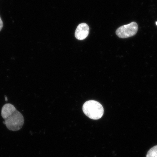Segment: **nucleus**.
<instances>
[{
	"label": "nucleus",
	"mask_w": 157,
	"mask_h": 157,
	"mask_svg": "<svg viewBox=\"0 0 157 157\" xmlns=\"http://www.w3.org/2000/svg\"><path fill=\"white\" fill-rule=\"evenodd\" d=\"M2 116L5 120L3 123L7 128L11 131H17L22 128L24 118L20 112L10 104L4 105L2 109Z\"/></svg>",
	"instance_id": "f257e3e1"
},
{
	"label": "nucleus",
	"mask_w": 157,
	"mask_h": 157,
	"mask_svg": "<svg viewBox=\"0 0 157 157\" xmlns=\"http://www.w3.org/2000/svg\"><path fill=\"white\" fill-rule=\"evenodd\" d=\"M82 110L86 116L93 120L101 118L104 113L103 106L98 101H89L83 104Z\"/></svg>",
	"instance_id": "f03ea898"
},
{
	"label": "nucleus",
	"mask_w": 157,
	"mask_h": 157,
	"mask_svg": "<svg viewBox=\"0 0 157 157\" xmlns=\"http://www.w3.org/2000/svg\"><path fill=\"white\" fill-rule=\"evenodd\" d=\"M138 29L137 23L133 21L118 28L116 34L119 38L125 39L135 36L137 33Z\"/></svg>",
	"instance_id": "7ed1b4c3"
},
{
	"label": "nucleus",
	"mask_w": 157,
	"mask_h": 157,
	"mask_svg": "<svg viewBox=\"0 0 157 157\" xmlns=\"http://www.w3.org/2000/svg\"><path fill=\"white\" fill-rule=\"evenodd\" d=\"M89 31V27L87 24L85 23L80 24L75 31V37L78 40H84L88 36Z\"/></svg>",
	"instance_id": "20e7f679"
},
{
	"label": "nucleus",
	"mask_w": 157,
	"mask_h": 157,
	"mask_svg": "<svg viewBox=\"0 0 157 157\" xmlns=\"http://www.w3.org/2000/svg\"><path fill=\"white\" fill-rule=\"evenodd\" d=\"M146 157H157V145L154 146L148 151Z\"/></svg>",
	"instance_id": "39448f33"
},
{
	"label": "nucleus",
	"mask_w": 157,
	"mask_h": 157,
	"mask_svg": "<svg viewBox=\"0 0 157 157\" xmlns=\"http://www.w3.org/2000/svg\"><path fill=\"white\" fill-rule=\"evenodd\" d=\"M3 27V23L2 20V18L0 17V31L2 30V29Z\"/></svg>",
	"instance_id": "423d86ee"
},
{
	"label": "nucleus",
	"mask_w": 157,
	"mask_h": 157,
	"mask_svg": "<svg viewBox=\"0 0 157 157\" xmlns=\"http://www.w3.org/2000/svg\"><path fill=\"white\" fill-rule=\"evenodd\" d=\"M5 97H6V101H8V98H7V97H6V96H5Z\"/></svg>",
	"instance_id": "0eeeda50"
}]
</instances>
